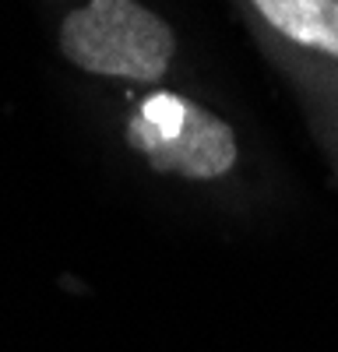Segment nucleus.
Segmentation results:
<instances>
[{
  "instance_id": "1",
  "label": "nucleus",
  "mask_w": 338,
  "mask_h": 352,
  "mask_svg": "<svg viewBox=\"0 0 338 352\" xmlns=\"http://www.w3.org/2000/svg\"><path fill=\"white\" fill-rule=\"evenodd\" d=\"M173 46L169 25L137 0H92L60 25V50L67 60L106 78L159 81L169 71Z\"/></svg>"
},
{
  "instance_id": "2",
  "label": "nucleus",
  "mask_w": 338,
  "mask_h": 352,
  "mask_svg": "<svg viewBox=\"0 0 338 352\" xmlns=\"http://www.w3.org/2000/svg\"><path fill=\"white\" fill-rule=\"evenodd\" d=\"M131 148L159 173L215 180L236 162V138L215 113L177 92H152L127 124Z\"/></svg>"
},
{
  "instance_id": "3",
  "label": "nucleus",
  "mask_w": 338,
  "mask_h": 352,
  "mask_svg": "<svg viewBox=\"0 0 338 352\" xmlns=\"http://www.w3.org/2000/svg\"><path fill=\"white\" fill-rule=\"evenodd\" d=\"M282 36L338 56V0H254Z\"/></svg>"
}]
</instances>
